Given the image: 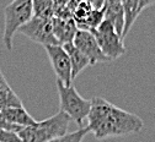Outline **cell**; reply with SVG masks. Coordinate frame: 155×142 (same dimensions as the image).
<instances>
[{
    "label": "cell",
    "mask_w": 155,
    "mask_h": 142,
    "mask_svg": "<svg viewBox=\"0 0 155 142\" xmlns=\"http://www.w3.org/2000/svg\"><path fill=\"white\" fill-rule=\"evenodd\" d=\"M70 121V118L59 110L53 116L37 121L32 126L22 128L17 135L21 142H49L53 138L65 135Z\"/></svg>",
    "instance_id": "cell-2"
},
{
    "label": "cell",
    "mask_w": 155,
    "mask_h": 142,
    "mask_svg": "<svg viewBox=\"0 0 155 142\" xmlns=\"http://www.w3.org/2000/svg\"><path fill=\"white\" fill-rule=\"evenodd\" d=\"M91 33L97 40L101 52L110 59V62L117 60L126 53L123 38L117 33L113 25L107 20H104L101 25L96 30L91 31Z\"/></svg>",
    "instance_id": "cell-5"
},
{
    "label": "cell",
    "mask_w": 155,
    "mask_h": 142,
    "mask_svg": "<svg viewBox=\"0 0 155 142\" xmlns=\"http://www.w3.org/2000/svg\"><path fill=\"white\" fill-rule=\"evenodd\" d=\"M105 20V11H104V8L102 9H100V10H92L91 11V14L84 20V21L81 22V24H79L76 27H78V30H81V31H89V32H91V31H94V30H96L100 25H101V22Z\"/></svg>",
    "instance_id": "cell-15"
},
{
    "label": "cell",
    "mask_w": 155,
    "mask_h": 142,
    "mask_svg": "<svg viewBox=\"0 0 155 142\" xmlns=\"http://www.w3.org/2000/svg\"><path fill=\"white\" fill-rule=\"evenodd\" d=\"M63 48L65 49V52H67V54H68V56L70 59V63H71V77L74 80L85 68H87L90 65V62H89V59L73 43L64 44Z\"/></svg>",
    "instance_id": "cell-12"
},
{
    "label": "cell",
    "mask_w": 155,
    "mask_h": 142,
    "mask_svg": "<svg viewBox=\"0 0 155 142\" xmlns=\"http://www.w3.org/2000/svg\"><path fill=\"white\" fill-rule=\"evenodd\" d=\"M92 10H94V9H92L86 2H83V0H81V2L78 4V6L75 8V10L71 12V16H73V18H74L76 26L79 25V24H81L84 20L91 14Z\"/></svg>",
    "instance_id": "cell-18"
},
{
    "label": "cell",
    "mask_w": 155,
    "mask_h": 142,
    "mask_svg": "<svg viewBox=\"0 0 155 142\" xmlns=\"http://www.w3.org/2000/svg\"><path fill=\"white\" fill-rule=\"evenodd\" d=\"M69 3V0H53V5L54 10H59V9H65ZM54 12V11H53Z\"/></svg>",
    "instance_id": "cell-22"
},
{
    "label": "cell",
    "mask_w": 155,
    "mask_h": 142,
    "mask_svg": "<svg viewBox=\"0 0 155 142\" xmlns=\"http://www.w3.org/2000/svg\"><path fill=\"white\" fill-rule=\"evenodd\" d=\"M105 20L110 21L117 33L122 37L124 27V12L122 6V0H105L104 4Z\"/></svg>",
    "instance_id": "cell-10"
},
{
    "label": "cell",
    "mask_w": 155,
    "mask_h": 142,
    "mask_svg": "<svg viewBox=\"0 0 155 142\" xmlns=\"http://www.w3.org/2000/svg\"><path fill=\"white\" fill-rule=\"evenodd\" d=\"M0 128L2 129H5V130H9V131H14V132H18L22 128H18V126H15L4 119V116L2 115V112H0Z\"/></svg>",
    "instance_id": "cell-20"
},
{
    "label": "cell",
    "mask_w": 155,
    "mask_h": 142,
    "mask_svg": "<svg viewBox=\"0 0 155 142\" xmlns=\"http://www.w3.org/2000/svg\"><path fill=\"white\" fill-rule=\"evenodd\" d=\"M83 2H86L92 9L95 10H100L104 8V4H105V0H83Z\"/></svg>",
    "instance_id": "cell-21"
},
{
    "label": "cell",
    "mask_w": 155,
    "mask_h": 142,
    "mask_svg": "<svg viewBox=\"0 0 155 142\" xmlns=\"http://www.w3.org/2000/svg\"><path fill=\"white\" fill-rule=\"evenodd\" d=\"M90 102L87 129L97 140L137 134L144 126L138 115L116 107L101 97H94Z\"/></svg>",
    "instance_id": "cell-1"
},
{
    "label": "cell",
    "mask_w": 155,
    "mask_h": 142,
    "mask_svg": "<svg viewBox=\"0 0 155 142\" xmlns=\"http://www.w3.org/2000/svg\"><path fill=\"white\" fill-rule=\"evenodd\" d=\"M52 28L54 37L57 38L61 46L73 43L74 37L78 32V27L73 17L70 18L52 17Z\"/></svg>",
    "instance_id": "cell-9"
},
{
    "label": "cell",
    "mask_w": 155,
    "mask_h": 142,
    "mask_svg": "<svg viewBox=\"0 0 155 142\" xmlns=\"http://www.w3.org/2000/svg\"><path fill=\"white\" fill-rule=\"evenodd\" d=\"M2 115L8 123L18 126V128H26V126H32L37 123L28 112L24 107H16V108H9L6 110L2 112Z\"/></svg>",
    "instance_id": "cell-11"
},
{
    "label": "cell",
    "mask_w": 155,
    "mask_h": 142,
    "mask_svg": "<svg viewBox=\"0 0 155 142\" xmlns=\"http://www.w3.org/2000/svg\"><path fill=\"white\" fill-rule=\"evenodd\" d=\"M16 107H24L22 102L18 98V96L11 90V87L8 85L5 88L0 91V112Z\"/></svg>",
    "instance_id": "cell-14"
},
{
    "label": "cell",
    "mask_w": 155,
    "mask_h": 142,
    "mask_svg": "<svg viewBox=\"0 0 155 142\" xmlns=\"http://www.w3.org/2000/svg\"><path fill=\"white\" fill-rule=\"evenodd\" d=\"M0 142H21L17 132L0 128Z\"/></svg>",
    "instance_id": "cell-19"
},
{
    "label": "cell",
    "mask_w": 155,
    "mask_h": 142,
    "mask_svg": "<svg viewBox=\"0 0 155 142\" xmlns=\"http://www.w3.org/2000/svg\"><path fill=\"white\" fill-rule=\"evenodd\" d=\"M8 85H9V84L6 82V80H5L4 75L2 74V71H0V91H2L3 88H5Z\"/></svg>",
    "instance_id": "cell-24"
},
{
    "label": "cell",
    "mask_w": 155,
    "mask_h": 142,
    "mask_svg": "<svg viewBox=\"0 0 155 142\" xmlns=\"http://www.w3.org/2000/svg\"><path fill=\"white\" fill-rule=\"evenodd\" d=\"M57 90L59 94L61 110L65 113L70 120L75 121L80 128H83L84 120L87 118L90 112L91 102L83 98L73 85L64 86L59 80H57Z\"/></svg>",
    "instance_id": "cell-4"
},
{
    "label": "cell",
    "mask_w": 155,
    "mask_h": 142,
    "mask_svg": "<svg viewBox=\"0 0 155 142\" xmlns=\"http://www.w3.org/2000/svg\"><path fill=\"white\" fill-rule=\"evenodd\" d=\"M33 16L32 0H12L4 9L3 43L8 50H12V38L21 26Z\"/></svg>",
    "instance_id": "cell-3"
},
{
    "label": "cell",
    "mask_w": 155,
    "mask_h": 142,
    "mask_svg": "<svg viewBox=\"0 0 155 142\" xmlns=\"http://www.w3.org/2000/svg\"><path fill=\"white\" fill-rule=\"evenodd\" d=\"M122 6L124 12V27L122 38H124L142 11L139 10V0H122Z\"/></svg>",
    "instance_id": "cell-13"
},
{
    "label": "cell",
    "mask_w": 155,
    "mask_h": 142,
    "mask_svg": "<svg viewBox=\"0 0 155 142\" xmlns=\"http://www.w3.org/2000/svg\"><path fill=\"white\" fill-rule=\"evenodd\" d=\"M32 10L33 16L52 18L54 11L53 0H32Z\"/></svg>",
    "instance_id": "cell-16"
},
{
    "label": "cell",
    "mask_w": 155,
    "mask_h": 142,
    "mask_svg": "<svg viewBox=\"0 0 155 142\" xmlns=\"http://www.w3.org/2000/svg\"><path fill=\"white\" fill-rule=\"evenodd\" d=\"M87 132H89L87 126H83V128L78 129V130L74 131V132L65 134V135H63V136H61V137L53 138V140H51L49 142H81L83 138L86 136Z\"/></svg>",
    "instance_id": "cell-17"
},
{
    "label": "cell",
    "mask_w": 155,
    "mask_h": 142,
    "mask_svg": "<svg viewBox=\"0 0 155 142\" xmlns=\"http://www.w3.org/2000/svg\"><path fill=\"white\" fill-rule=\"evenodd\" d=\"M155 4V0H139V10L143 11L145 8L154 5Z\"/></svg>",
    "instance_id": "cell-23"
},
{
    "label": "cell",
    "mask_w": 155,
    "mask_h": 142,
    "mask_svg": "<svg viewBox=\"0 0 155 142\" xmlns=\"http://www.w3.org/2000/svg\"><path fill=\"white\" fill-rule=\"evenodd\" d=\"M73 44L89 59L90 65H95L96 63L110 62V59L101 52L94 34L89 31L78 30L73 40Z\"/></svg>",
    "instance_id": "cell-8"
},
{
    "label": "cell",
    "mask_w": 155,
    "mask_h": 142,
    "mask_svg": "<svg viewBox=\"0 0 155 142\" xmlns=\"http://www.w3.org/2000/svg\"><path fill=\"white\" fill-rule=\"evenodd\" d=\"M18 32L30 38L32 42L47 46H61L59 42L53 34L52 28V18H43L32 16V18L27 24L20 27Z\"/></svg>",
    "instance_id": "cell-6"
},
{
    "label": "cell",
    "mask_w": 155,
    "mask_h": 142,
    "mask_svg": "<svg viewBox=\"0 0 155 142\" xmlns=\"http://www.w3.org/2000/svg\"><path fill=\"white\" fill-rule=\"evenodd\" d=\"M45 48L57 80H59L64 86H71V63L63 46H47Z\"/></svg>",
    "instance_id": "cell-7"
}]
</instances>
